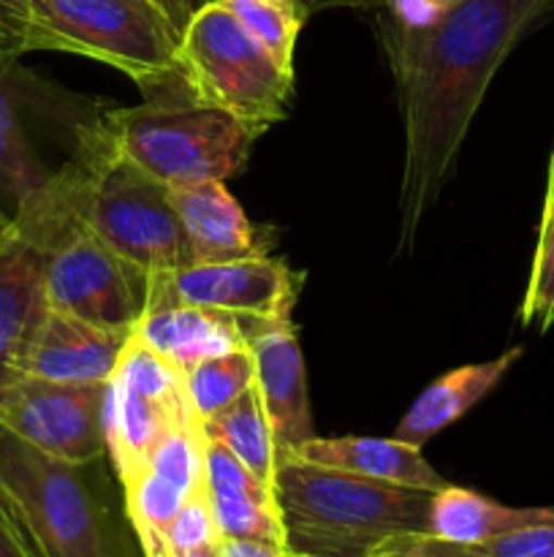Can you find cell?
I'll return each mask as SVG.
<instances>
[{
	"label": "cell",
	"mask_w": 554,
	"mask_h": 557,
	"mask_svg": "<svg viewBox=\"0 0 554 557\" xmlns=\"http://www.w3.org/2000/svg\"><path fill=\"white\" fill-rule=\"evenodd\" d=\"M33 52L81 54L144 90L182 74L179 33L150 0H27Z\"/></svg>",
	"instance_id": "cell-7"
},
{
	"label": "cell",
	"mask_w": 554,
	"mask_h": 557,
	"mask_svg": "<svg viewBox=\"0 0 554 557\" xmlns=\"http://www.w3.org/2000/svg\"><path fill=\"white\" fill-rule=\"evenodd\" d=\"M134 335L166 357L174 368L188 373L199 362L221 354L248 348L244 330L237 315L199 305L166 302L147 308Z\"/></svg>",
	"instance_id": "cell-17"
},
{
	"label": "cell",
	"mask_w": 554,
	"mask_h": 557,
	"mask_svg": "<svg viewBox=\"0 0 554 557\" xmlns=\"http://www.w3.org/2000/svg\"><path fill=\"white\" fill-rule=\"evenodd\" d=\"M106 386L54 384L22 375L0 395V422L47 455L92 466L106 455Z\"/></svg>",
	"instance_id": "cell-10"
},
{
	"label": "cell",
	"mask_w": 554,
	"mask_h": 557,
	"mask_svg": "<svg viewBox=\"0 0 554 557\" xmlns=\"http://www.w3.org/2000/svg\"><path fill=\"white\" fill-rule=\"evenodd\" d=\"M454 3L456 0H391L386 11H389V16L402 22H427L443 14Z\"/></svg>",
	"instance_id": "cell-34"
},
{
	"label": "cell",
	"mask_w": 554,
	"mask_h": 557,
	"mask_svg": "<svg viewBox=\"0 0 554 557\" xmlns=\"http://www.w3.org/2000/svg\"><path fill=\"white\" fill-rule=\"evenodd\" d=\"M14 223L16 239L41 256L49 308L109 330H136L147 305L144 272L74 218L20 205Z\"/></svg>",
	"instance_id": "cell-6"
},
{
	"label": "cell",
	"mask_w": 554,
	"mask_h": 557,
	"mask_svg": "<svg viewBox=\"0 0 554 557\" xmlns=\"http://www.w3.org/2000/svg\"><path fill=\"white\" fill-rule=\"evenodd\" d=\"M22 205L85 223L147 277L193 261L168 185L119 150L103 112L79 131L65 166L49 174Z\"/></svg>",
	"instance_id": "cell-2"
},
{
	"label": "cell",
	"mask_w": 554,
	"mask_h": 557,
	"mask_svg": "<svg viewBox=\"0 0 554 557\" xmlns=\"http://www.w3.org/2000/svg\"><path fill=\"white\" fill-rule=\"evenodd\" d=\"M473 549L487 557H554V522H538Z\"/></svg>",
	"instance_id": "cell-30"
},
{
	"label": "cell",
	"mask_w": 554,
	"mask_h": 557,
	"mask_svg": "<svg viewBox=\"0 0 554 557\" xmlns=\"http://www.w3.org/2000/svg\"><path fill=\"white\" fill-rule=\"evenodd\" d=\"M49 174L52 172L38 161L25 131L0 123V194L14 205V210L47 183Z\"/></svg>",
	"instance_id": "cell-27"
},
{
	"label": "cell",
	"mask_w": 554,
	"mask_h": 557,
	"mask_svg": "<svg viewBox=\"0 0 554 557\" xmlns=\"http://www.w3.org/2000/svg\"><path fill=\"white\" fill-rule=\"evenodd\" d=\"M125 490V515L130 528L139 539L141 555L158 557L166 553V531L174 517L185 506L188 495L161 479L158 473L144 471L134 482L123 484ZM193 498V495H190Z\"/></svg>",
	"instance_id": "cell-23"
},
{
	"label": "cell",
	"mask_w": 554,
	"mask_h": 557,
	"mask_svg": "<svg viewBox=\"0 0 554 557\" xmlns=\"http://www.w3.org/2000/svg\"><path fill=\"white\" fill-rule=\"evenodd\" d=\"M552 5L554 0H456L427 22L386 20L383 47L405 128L400 250L411 245L454 166L492 76Z\"/></svg>",
	"instance_id": "cell-1"
},
{
	"label": "cell",
	"mask_w": 554,
	"mask_h": 557,
	"mask_svg": "<svg viewBox=\"0 0 554 557\" xmlns=\"http://www.w3.org/2000/svg\"><path fill=\"white\" fill-rule=\"evenodd\" d=\"M302 20L326 9H386L391 0H293Z\"/></svg>",
	"instance_id": "cell-36"
},
{
	"label": "cell",
	"mask_w": 554,
	"mask_h": 557,
	"mask_svg": "<svg viewBox=\"0 0 554 557\" xmlns=\"http://www.w3.org/2000/svg\"><path fill=\"white\" fill-rule=\"evenodd\" d=\"M221 542V531H217L204 493L185 500L166 531V553H193V549L217 547Z\"/></svg>",
	"instance_id": "cell-29"
},
{
	"label": "cell",
	"mask_w": 554,
	"mask_h": 557,
	"mask_svg": "<svg viewBox=\"0 0 554 557\" xmlns=\"http://www.w3.org/2000/svg\"><path fill=\"white\" fill-rule=\"evenodd\" d=\"M0 422V498L47 557H134L106 500L85 473Z\"/></svg>",
	"instance_id": "cell-5"
},
{
	"label": "cell",
	"mask_w": 554,
	"mask_h": 557,
	"mask_svg": "<svg viewBox=\"0 0 554 557\" xmlns=\"http://www.w3.org/2000/svg\"><path fill=\"white\" fill-rule=\"evenodd\" d=\"M302 277L269 256L234 261H190L174 272L147 277V308L166 302L199 305L237 319H275L291 313Z\"/></svg>",
	"instance_id": "cell-9"
},
{
	"label": "cell",
	"mask_w": 554,
	"mask_h": 557,
	"mask_svg": "<svg viewBox=\"0 0 554 557\" xmlns=\"http://www.w3.org/2000/svg\"><path fill=\"white\" fill-rule=\"evenodd\" d=\"M373 557H487L476 553L473 547L462 544L440 542V539L427 536V533H413V536H400L394 542L383 544Z\"/></svg>",
	"instance_id": "cell-32"
},
{
	"label": "cell",
	"mask_w": 554,
	"mask_h": 557,
	"mask_svg": "<svg viewBox=\"0 0 554 557\" xmlns=\"http://www.w3.org/2000/svg\"><path fill=\"white\" fill-rule=\"evenodd\" d=\"M185 379H188L196 417L204 422V419L215 417L223 408L231 406L250 386H255V362L248 348H239V351L204 359L196 368H190Z\"/></svg>",
	"instance_id": "cell-24"
},
{
	"label": "cell",
	"mask_w": 554,
	"mask_h": 557,
	"mask_svg": "<svg viewBox=\"0 0 554 557\" xmlns=\"http://www.w3.org/2000/svg\"><path fill=\"white\" fill-rule=\"evenodd\" d=\"M16 243V223H14V215H9V212L0 210V248H5V245Z\"/></svg>",
	"instance_id": "cell-38"
},
{
	"label": "cell",
	"mask_w": 554,
	"mask_h": 557,
	"mask_svg": "<svg viewBox=\"0 0 554 557\" xmlns=\"http://www.w3.org/2000/svg\"><path fill=\"white\" fill-rule=\"evenodd\" d=\"M172 205L185 228L193 261H234L269 256L275 232L248 221L239 201L223 183H196L168 188Z\"/></svg>",
	"instance_id": "cell-13"
},
{
	"label": "cell",
	"mask_w": 554,
	"mask_h": 557,
	"mask_svg": "<svg viewBox=\"0 0 554 557\" xmlns=\"http://www.w3.org/2000/svg\"><path fill=\"white\" fill-rule=\"evenodd\" d=\"M521 354H525L521 348H511L492 362L465 364V368H456L443 379L432 381L400 419L394 438L421 449L429 438L443 433L445 428L459 422L470 408H476L519 362Z\"/></svg>",
	"instance_id": "cell-19"
},
{
	"label": "cell",
	"mask_w": 554,
	"mask_h": 557,
	"mask_svg": "<svg viewBox=\"0 0 554 557\" xmlns=\"http://www.w3.org/2000/svg\"><path fill=\"white\" fill-rule=\"evenodd\" d=\"M538 522H554V506H503L481 493L465 487H449L432 493L427 515V536L440 539L462 547H478L505 533L521 531V528L538 525Z\"/></svg>",
	"instance_id": "cell-20"
},
{
	"label": "cell",
	"mask_w": 554,
	"mask_h": 557,
	"mask_svg": "<svg viewBox=\"0 0 554 557\" xmlns=\"http://www.w3.org/2000/svg\"><path fill=\"white\" fill-rule=\"evenodd\" d=\"M179 71L196 98L261 134L291 107L293 71L282 69L221 0L190 16L179 36Z\"/></svg>",
	"instance_id": "cell-8"
},
{
	"label": "cell",
	"mask_w": 554,
	"mask_h": 557,
	"mask_svg": "<svg viewBox=\"0 0 554 557\" xmlns=\"http://www.w3.org/2000/svg\"><path fill=\"white\" fill-rule=\"evenodd\" d=\"M286 557H320V555H310V553H297V549H286Z\"/></svg>",
	"instance_id": "cell-41"
},
{
	"label": "cell",
	"mask_w": 554,
	"mask_h": 557,
	"mask_svg": "<svg viewBox=\"0 0 554 557\" xmlns=\"http://www.w3.org/2000/svg\"><path fill=\"white\" fill-rule=\"evenodd\" d=\"M193 419H199L193 408L147 397L112 375L106 386V406H103V435H106V455L112 457L119 484L141 476L163 435Z\"/></svg>",
	"instance_id": "cell-15"
},
{
	"label": "cell",
	"mask_w": 554,
	"mask_h": 557,
	"mask_svg": "<svg viewBox=\"0 0 554 557\" xmlns=\"http://www.w3.org/2000/svg\"><path fill=\"white\" fill-rule=\"evenodd\" d=\"M275 495L286 547L320 557H373L400 536L427 533L432 493L373 482L297 457L277 460Z\"/></svg>",
	"instance_id": "cell-3"
},
{
	"label": "cell",
	"mask_w": 554,
	"mask_h": 557,
	"mask_svg": "<svg viewBox=\"0 0 554 557\" xmlns=\"http://www.w3.org/2000/svg\"><path fill=\"white\" fill-rule=\"evenodd\" d=\"M204 495L221 539H255L286 547L275 487L248 471L226 446L206 441Z\"/></svg>",
	"instance_id": "cell-14"
},
{
	"label": "cell",
	"mask_w": 554,
	"mask_h": 557,
	"mask_svg": "<svg viewBox=\"0 0 554 557\" xmlns=\"http://www.w3.org/2000/svg\"><path fill=\"white\" fill-rule=\"evenodd\" d=\"M147 471L166 479L168 484L182 490L188 498L204 493L206 441L204 433H201L199 419L168 430L161 444H158V449L152 451Z\"/></svg>",
	"instance_id": "cell-26"
},
{
	"label": "cell",
	"mask_w": 554,
	"mask_h": 557,
	"mask_svg": "<svg viewBox=\"0 0 554 557\" xmlns=\"http://www.w3.org/2000/svg\"><path fill=\"white\" fill-rule=\"evenodd\" d=\"M204 441L226 446L253 476L275 487L277 473V451L272 438L269 419H266L264 403L255 386H250L242 397L223 408L215 417L201 422Z\"/></svg>",
	"instance_id": "cell-22"
},
{
	"label": "cell",
	"mask_w": 554,
	"mask_h": 557,
	"mask_svg": "<svg viewBox=\"0 0 554 557\" xmlns=\"http://www.w3.org/2000/svg\"><path fill=\"white\" fill-rule=\"evenodd\" d=\"M521 324H538L541 330L554 324V218L538 228L536 261H532L530 286L521 305Z\"/></svg>",
	"instance_id": "cell-28"
},
{
	"label": "cell",
	"mask_w": 554,
	"mask_h": 557,
	"mask_svg": "<svg viewBox=\"0 0 554 557\" xmlns=\"http://www.w3.org/2000/svg\"><path fill=\"white\" fill-rule=\"evenodd\" d=\"M261 47L286 71H293V47L304 20L293 0H221Z\"/></svg>",
	"instance_id": "cell-25"
},
{
	"label": "cell",
	"mask_w": 554,
	"mask_h": 557,
	"mask_svg": "<svg viewBox=\"0 0 554 557\" xmlns=\"http://www.w3.org/2000/svg\"><path fill=\"white\" fill-rule=\"evenodd\" d=\"M0 557H47L3 498H0Z\"/></svg>",
	"instance_id": "cell-33"
},
{
	"label": "cell",
	"mask_w": 554,
	"mask_h": 557,
	"mask_svg": "<svg viewBox=\"0 0 554 557\" xmlns=\"http://www.w3.org/2000/svg\"><path fill=\"white\" fill-rule=\"evenodd\" d=\"M291 457L313 462V466L353 473V476L373 479V482L396 484V487L427 490V493L449 487V482L424 460L418 446L396 438H358V435L318 438L313 435Z\"/></svg>",
	"instance_id": "cell-16"
},
{
	"label": "cell",
	"mask_w": 554,
	"mask_h": 557,
	"mask_svg": "<svg viewBox=\"0 0 554 557\" xmlns=\"http://www.w3.org/2000/svg\"><path fill=\"white\" fill-rule=\"evenodd\" d=\"M109 134L139 169L168 185L223 183L244 169L261 131L188 92H155L139 107L103 112Z\"/></svg>",
	"instance_id": "cell-4"
},
{
	"label": "cell",
	"mask_w": 554,
	"mask_h": 557,
	"mask_svg": "<svg viewBox=\"0 0 554 557\" xmlns=\"http://www.w3.org/2000/svg\"><path fill=\"white\" fill-rule=\"evenodd\" d=\"M239 324L255 362V389L269 419L277 460H282L315 435L307 370H304L297 330L291 313L275 319H239Z\"/></svg>",
	"instance_id": "cell-11"
},
{
	"label": "cell",
	"mask_w": 554,
	"mask_h": 557,
	"mask_svg": "<svg viewBox=\"0 0 554 557\" xmlns=\"http://www.w3.org/2000/svg\"><path fill=\"white\" fill-rule=\"evenodd\" d=\"M282 544L255 542V539H223L217 557H286Z\"/></svg>",
	"instance_id": "cell-35"
},
{
	"label": "cell",
	"mask_w": 554,
	"mask_h": 557,
	"mask_svg": "<svg viewBox=\"0 0 554 557\" xmlns=\"http://www.w3.org/2000/svg\"><path fill=\"white\" fill-rule=\"evenodd\" d=\"M98 114L101 109L22 69L16 60H0V123L16 125L25 134L30 123H47L49 128L65 131L74 147L79 131Z\"/></svg>",
	"instance_id": "cell-21"
},
{
	"label": "cell",
	"mask_w": 554,
	"mask_h": 557,
	"mask_svg": "<svg viewBox=\"0 0 554 557\" xmlns=\"http://www.w3.org/2000/svg\"><path fill=\"white\" fill-rule=\"evenodd\" d=\"M134 332L109 330L49 308L27 346L22 375L54 384H109Z\"/></svg>",
	"instance_id": "cell-12"
},
{
	"label": "cell",
	"mask_w": 554,
	"mask_h": 557,
	"mask_svg": "<svg viewBox=\"0 0 554 557\" xmlns=\"http://www.w3.org/2000/svg\"><path fill=\"white\" fill-rule=\"evenodd\" d=\"M25 52H33L27 0H0V60H20Z\"/></svg>",
	"instance_id": "cell-31"
},
{
	"label": "cell",
	"mask_w": 554,
	"mask_h": 557,
	"mask_svg": "<svg viewBox=\"0 0 554 557\" xmlns=\"http://www.w3.org/2000/svg\"><path fill=\"white\" fill-rule=\"evenodd\" d=\"M47 310L41 256L20 239L0 248V395L22 379L27 346Z\"/></svg>",
	"instance_id": "cell-18"
},
{
	"label": "cell",
	"mask_w": 554,
	"mask_h": 557,
	"mask_svg": "<svg viewBox=\"0 0 554 557\" xmlns=\"http://www.w3.org/2000/svg\"><path fill=\"white\" fill-rule=\"evenodd\" d=\"M150 3L155 5V9L161 11V14L166 16L168 22H172L174 30L182 36L185 27H188V22H190V16H193V14H190L188 0H150Z\"/></svg>",
	"instance_id": "cell-37"
},
{
	"label": "cell",
	"mask_w": 554,
	"mask_h": 557,
	"mask_svg": "<svg viewBox=\"0 0 554 557\" xmlns=\"http://www.w3.org/2000/svg\"><path fill=\"white\" fill-rule=\"evenodd\" d=\"M221 547V544H217ZM217 547H204V549H193V553H163L158 557H217Z\"/></svg>",
	"instance_id": "cell-40"
},
{
	"label": "cell",
	"mask_w": 554,
	"mask_h": 557,
	"mask_svg": "<svg viewBox=\"0 0 554 557\" xmlns=\"http://www.w3.org/2000/svg\"><path fill=\"white\" fill-rule=\"evenodd\" d=\"M552 218H554V156H552V166H549L546 199H543V212H541V223L552 221Z\"/></svg>",
	"instance_id": "cell-39"
}]
</instances>
